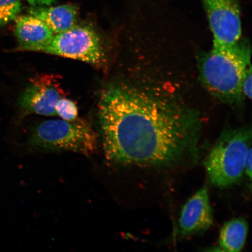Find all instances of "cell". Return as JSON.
<instances>
[{
	"instance_id": "obj_13",
	"label": "cell",
	"mask_w": 252,
	"mask_h": 252,
	"mask_svg": "<svg viewBox=\"0 0 252 252\" xmlns=\"http://www.w3.org/2000/svg\"><path fill=\"white\" fill-rule=\"evenodd\" d=\"M57 116L67 121H74L78 118V108L72 100L63 97L55 106Z\"/></svg>"
},
{
	"instance_id": "obj_14",
	"label": "cell",
	"mask_w": 252,
	"mask_h": 252,
	"mask_svg": "<svg viewBox=\"0 0 252 252\" xmlns=\"http://www.w3.org/2000/svg\"><path fill=\"white\" fill-rule=\"evenodd\" d=\"M252 65L249 64L244 74L243 80L242 83V91L245 98L251 99L252 98Z\"/></svg>"
},
{
	"instance_id": "obj_1",
	"label": "cell",
	"mask_w": 252,
	"mask_h": 252,
	"mask_svg": "<svg viewBox=\"0 0 252 252\" xmlns=\"http://www.w3.org/2000/svg\"><path fill=\"white\" fill-rule=\"evenodd\" d=\"M165 85L120 83L104 90L99 116L107 159L122 166L168 168L197 162L202 121Z\"/></svg>"
},
{
	"instance_id": "obj_12",
	"label": "cell",
	"mask_w": 252,
	"mask_h": 252,
	"mask_svg": "<svg viewBox=\"0 0 252 252\" xmlns=\"http://www.w3.org/2000/svg\"><path fill=\"white\" fill-rule=\"evenodd\" d=\"M21 8V0H0V27L15 20Z\"/></svg>"
},
{
	"instance_id": "obj_3",
	"label": "cell",
	"mask_w": 252,
	"mask_h": 252,
	"mask_svg": "<svg viewBox=\"0 0 252 252\" xmlns=\"http://www.w3.org/2000/svg\"><path fill=\"white\" fill-rule=\"evenodd\" d=\"M251 140V128L247 126L223 132L204 162L212 184L225 188L240 180Z\"/></svg>"
},
{
	"instance_id": "obj_8",
	"label": "cell",
	"mask_w": 252,
	"mask_h": 252,
	"mask_svg": "<svg viewBox=\"0 0 252 252\" xmlns=\"http://www.w3.org/2000/svg\"><path fill=\"white\" fill-rule=\"evenodd\" d=\"M213 223L209 191L204 187L189 199L182 210L179 220V231L188 236L206 231Z\"/></svg>"
},
{
	"instance_id": "obj_9",
	"label": "cell",
	"mask_w": 252,
	"mask_h": 252,
	"mask_svg": "<svg viewBox=\"0 0 252 252\" xmlns=\"http://www.w3.org/2000/svg\"><path fill=\"white\" fill-rule=\"evenodd\" d=\"M15 20V33L19 43L18 50L37 52L54 36L49 27L34 16L18 15Z\"/></svg>"
},
{
	"instance_id": "obj_6",
	"label": "cell",
	"mask_w": 252,
	"mask_h": 252,
	"mask_svg": "<svg viewBox=\"0 0 252 252\" xmlns=\"http://www.w3.org/2000/svg\"><path fill=\"white\" fill-rule=\"evenodd\" d=\"M213 37V46L230 47L240 42L242 23L237 0H202Z\"/></svg>"
},
{
	"instance_id": "obj_11",
	"label": "cell",
	"mask_w": 252,
	"mask_h": 252,
	"mask_svg": "<svg viewBox=\"0 0 252 252\" xmlns=\"http://www.w3.org/2000/svg\"><path fill=\"white\" fill-rule=\"evenodd\" d=\"M248 226L243 218L232 219L220 230L219 245L220 251L236 252L243 249L247 239Z\"/></svg>"
},
{
	"instance_id": "obj_4",
	"label": "cell",
	"mask_w": 252,
	"mask_h": 252,
	"mask_svg": "<svg viewBox=\"0 0 252 252\" xmlns=\"http://www.w3.org/2000/svg\"><path fill=\"white\" fill-rule=\"evenodd\" d=\"M30 144L42 152L72 151L89 156L96 151L97 139L90 125L83 120L53 119L34 128Z\"/></svg>"
},
{
	"instance_id": "obj_2",
	"label": "cell",
	"mask_w": 252,
	"mask_h": 252,
	"mask_svg": "<svg viewBox=\"0 0 252 252\" xmlns=\"http://www.w3.org/2000/svg\"><path fill=\"white\" fill-rule=\"evenodd\" d=\"M250 64L251 49L247 43L240 41L230 47L213 46L199 63L201 82L210 94L223 103H242L245 99L242 80Z\"/></svg>"
},
{
	"instance_id": "obj_5",
	"label": "cell",
	"mask_w": 252,
	"mask_h": 252,
	"mask_svg": "<svg viewBox=\"0 0 252 252\" xmlns=\"http://www.w3.org/2000/svg\"><path fill=\"white\" fill-rule=\"evenodd\" d=\"M78 60L102 66L105 55L101 40L93 28L75 25L71 29L54 34L50 42L38 51Z\"/></svg>"
},
{
	"instance_id": "obj_7",
	"label": "cell",
	"mask_w": 252,
	"mask_h": 252,
	"mask_svg": "<svg viewBox=\"0 0 252 252\" xmlns=\"http://www.w3.org/2000/svg\"><path fill=\"white\" fill-rule=\"evenodd\" d=\"M66 93L53 75H40L33 78L20 97V105L27 114L57 116L55 106Z\"/></svg>"
},
{
	"instance_id": "obj_15",
	"label": "cell",
	"mask_w": 252,
	"mask_h": 252,
	"mask_svg": "<svg viewBox=\"0 0 252 252\" xmlns=\"http://www.w3.org/2000/svg\"><path fill=\"white\" fill-rule=\"evenodd\" d=\"M252 148L251 147L248 151L247 157H246L244 165V173L250 180L252 178Z\"/></svg>"
},
{
	"instance_id": "obj_10",
	"label": "cell",
	"mask_w": 252,
	"mask_h": 252,
	"mask_svg": "<svg viewBox=\"0 0 252 252\" xmlns=\"http://www.w3.org/2000/svg\"><path fill=\"white\" fill-rule=\"evenodd\" d=\"M30 14L43 22L53 33L63 32L76 25L78 8L72 5L32 7Z\"/></svg>"
},
{
	"instance_id": "obj_16",
	"label": "cell",
	"mask_w": 252,
	"mask_h": 252,
	"mask_svg": "<svg viewBox=\"0 0 252 252\" xmlns=\"http://www.w3.org/2000/svg\"><path fill=\"white\" fill-rule=\"evenodd\" d=\"M32 7H49L54 4L56 0H27Z\"/></svg>"
}]
</instances>
